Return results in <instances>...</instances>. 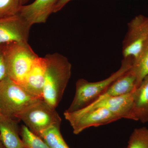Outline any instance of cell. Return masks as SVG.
<instances>
[{
    "mask_svg": "<svg viewBox=\"0 0 148 148\" xmlns=\"http://www.w3.org/2000/svg\"><path fill=\"white\" fill-rule=\"evenodd\" d=\"M43 99L56 108L60 103L71 75L72 65L66 56L60 53L48 54Z\"/></svg>",
    "mask_w": 148,
    "mask_h": 148,
    "instance_id": "6da1fadb",
    "label": "cell"
},
{
    "mask_svg": "<svg viewBox=\"0 0 148 148\" xmlns=\"http://www.w3.org/2000/svg\"><path fill=\"white\" fill-rule=\"evenodd\" d=\"M134 62L132 58H123L119 69L103 80L89 82L84 79L78 80L73 100L66 112L79 110L96 101L116 80L132 68Z\"/></svg>",
    "mask_w": 148,
    "mask_h": 148,
    "instance_id": "7a4b0ae2",
    "label": "cell"
},
{
    "mask_svg": "<svg viewBox=\"0 0 148 148\" xmlns=\"http://www.w3.org/2000/svg\"><path fill=\"white\" fill-rule=\"evenodd\" d=\"M3 47L8 77L21 85L38 56L28 42H12Z\"/></svg>",
    "mask_w": 148,
    "mask_h": 148,
    "instance_id": "3957f363",
    "label": "cell"
},
{
    "mask_svg": "<svg viewBox=\"0 0 148 148\" xmlns=\"http://www.w3.org/2000/svg\"><path fill=\"white\" fill-rule=\"evenodd\" d=\"M32 132L39 136L52 127H60L61 118L56 110L43 99L29 105L16 115Z\"/></svg>",
    "mask_w": 148,
    "mask_h": 148,
    "instance_id": "277c9868",
    "label": "cell"
},
{
    "mask_svg": "<svg viewBox=\"0 0 148 148\" xmlns=\"http://www.w3.org/2000/svg\"><path fill=\"white\" fill-rule=\"evenodd\" d=\"M38 99L8 77L0 82V109L4 115L16 119L18 114Z\"/></svg>",
    "mask_w": 148,
    "mask_h": 148,
    "instance_id": "5b68a950",
    "label": "cell"
},
{
    "mask_svg": "<svg viewBox=\"0 0 148 148\" xmlns=\"http://www.w3.org/2000/svg\"><path fill=\"white\" fill-rule=\"evenodd\" d=\"M148 41V16L140 14L127 24V32L122 43L123 58H137Z\"/></svg>",
    "mask_w": 148,
    "mask_h": 148,
    "instance_id": "8992f818",
    "label": "cell"
},
{
    "mask_svg": "<svg viewBox=\"0 0 148 148\" xmlns=\"http://www.w3.org/2000/svg\"><path fill=\"white\" fill-rule=\"evenodd\" d=\"M64 116L71 125L75 135L79 134L89 127L105 125L121 119L118 116L103 108L83 112L65 111Z\"/></svg>",
    "mask_w": 148,
    "mask_h": 148,
    "instance_id": "52a82bcc",
    "label": "cell"
},
{
    "mask_svg": "<svg viewBox=\"0 0 148 148\" xmlns=\"http://www.w3.org/2000/svg\"><path fill=\"white\" fill-rule=\"evenodd\" d=\"M31 27L19 14L0 17V45L28 42Z\"/></svg>",
    "mask_w": 148,
    "mask_h": 148,
    "instance_id": "ba28073f",
    "label": "cell"
},
{
    "mask_svg": "<svg viewBox=\"0 0 148 148\" xmlns=\"http://www.w3.org/2000/svg\"><path fill=\"white\" fill-rule=\"evenodd\" d=\"M134 92L121 96L101 97L87 107L77 111L83 112L103 108L118 116L121 119L132 120Z\"/></svg>",
    "mask_w": 148,
    "mask_h": 148,
    "instance_id": "9c48e42d",
    "label": "cell"
},
{
    "mask_svg": "<svg viewBox=\"0 0 148 148\" xmlns=\"http://www.w3.org/2000/svg\"><path fill=\"white\" fill-rule=\"evenodd\" d=\"M46 68L45 57L38 56L21 85L31 95L39 99H43Z\"/></svg>",
    "mask_w": 148,
    "mask_h": 148,
    "instance_id": "30bf717a",
    "label": "cell"
},
{
    "mask_svg": "<svg viewBox=\"0 0 148 148\" xmlns=\"http://www.w3.org/2000/svg\"><path fill=\"white\" fill-rule=\"evenodd\" d=\"M59 0H35L28 5H22L19 14L31 26L45 23L49 16L53 13Z\"/></svg>",
    "mask_w": 148,
    "mask_h": 148,
    "instance_id": "8fae6325",
    "label": "cell"
},
{
    "mask_svg": "<svg viewBox=\"0 0 148 148\" xmlns=\"http://www.w3.org/2000/svg\"><path fill=\"white\" fill-rule=\"evenodd\" d=\"M18 120L2 115L0 116V140L5 148H24L18 133Z\"/></svg>",
    "mask_w": 148,
    "mask_h": 148,
    "instance_id": "7c38bea8",
    "label": "cell"
},
{
    "mask_svg": "<svg viewBox=\"0 0 148 148\" xmlns=\"http://www.w3.org/2000/svg\"><path fill=\"white\" fill-rule=\"evenodd\" d=\"M132 120L148 122V75L134 91Z\"/></svg>",
    "mask_w": 148,
    "mask_h": 148,
    "instance_id": "4fadbf2b",
    "label": "cell"
},
{
    "mask_svg": "<svg viewBox=\"0 0 148 148\" xmlns=\"http://www.w3.org/2000/svg\"><path fill=\"white\" fill-rule=\"evenodd\" d=\"M136 75L132 67L116 80L100 97L121 96L129 94L136 90Z\"/></svg>",
    "mask_w": 148,
    "mask_h": 148,
    "instance_id": "5bb4252c",
    "label": "cell"
},
{
    "mask_svg": "<svg viewBox=\"0 0 148 148\" xmlns=\"http://www.w3.org/2000/svg\"><path fill=\"white\" fill-rule=\"evenodd\" d=\"M132 69L136 75V89L148 75V41L135 59Z\"/></svg>",
    "mask_w": 148,
    "mask_h": 148,
    "instance_id": "9a60e30c",
    "label": "cell"
},
{
    "mask_svg": "<svg viewBox=\"0 0 148 148\" xmlns=\"http://www.w3.org/2000/svg\"><path fill=\"white\" fill-rule=\"evenodd\" d=\"M60 127H50L41 133L38 136L50 148H70L61 135Z\"/></svg>",
    "mask_w": 148,
    "mask_h": 148,
    "instance_id": "2e32d148",
    "label": "cell"
},
{
    "mask_svg": "<svg viewBox=\"0 0 148 148\" xmlns=\"http://www.w3.org/2000/svg\"><path fill=\"white\" fill-rule=\"evenodd\" d=\"M127 148H148V128H135L127 142Z\"/></svg>",
    "mask_w": 148,
    "mask_h": 148,
    "instance_id": "e0dca14e",
    "label": "cell"
},
{
    "mask_svg": "<svg viewBox=\"0 0 148 148\" xmlns=\"http://www.w3.org/2000/svg\"><path fill=\"white\" fill-rule=\"evenodd\" d=\"M21 136L26 148H50L41 138L32 132L25 125L21 127Z\"/></svg>",
    "mask_w": 148,
    "mask_h": 148,
    "instance_id": "ac0fdd59",
    "label": "cell"
},
{
    "mask_svg": "<svg viewBox=\"0 0 148 148\" xmlns=\"http://www.w3.org/2000/svg\"><path fill=\"white\" fill-rule=\"evenodd\" d=\"M22 5V0H0V17L18 14Z\"/></svg>",
    "mask_w": 148,
    "mask_h": 148,
    "instance_id": "d6986e66",
    "label": "cell"
},
{
    "mask_svg": "<svg viewBox=\"0 0 148 148\" xmlns=\"http://www.w3.org/2000/svg\"><path fill=\"white\" fill-rule=\"evenodd\" d=\"M8 77L3 45H0V82Z\"/></svg>",
    "mask_w": 148,
    "mask_h": 148,
    "instance_id": "ffe728a7",
    "label": "cell"
},
{
    "mask_svg": "<svg viewBox=\"0 0 148 148\" xmlns=\"http://www.w3.org/2000/svg\"><path fill=\"white\" fill-rule=\"evenodd\" d=\"M71 1L72 0H59L56 6L53 13H56L61 10L68 3Z\"/></svg>",
    "mask_w": 148,
    "mask_h": 148,
    "instance_id": "44dd1931",
    "label": "cell"
},
{
    "mask_svg": "<svg viewBox=\"0 0 148 148\" xmlns=\"http://www.w3.org/2000/svg\"><path fill=\"white\" fill-rule=\"evenodd\" d=\"M29 1H30V0H22V4H23V5H24L25 3L28 2Z\"/></svg>",
    "mask_w": 148,
    "mask_h": 148,
    "instance_id": "7402d4cb",
    "label": "cell"
},
{
    "mask_svg": "<svg viewBox=\"0 0 148 148\" xmlns=\"http://www.w3.org/2000/svg\"><path fill=\"white\" fill-rule=\"evenodd\" d=\"M0 148H5L3 145V143H2L1 140H0Z\"/></svg>",
    "mask_w": 148,
    "mask_h": 148,
    "instance_id": "603a6c76",
    "label": "cell"
},
{
    "mask_svg": "<svg viewBox=\"0 0 148 148\" xmlns=\"http://www.w3.org/2000/svg\"><path fill=\"white\" fill-rule=\"evenodd\" d=\"M2 115H3L1 111V109H0V116Z\"/></svg>",
    "mask_w": 148,
    "mask_h": 148,
    "instance_id": "cb8c5ba5",
    "label": "cell"
},
{
    "mask_svg": "<svg viewBox=\"0 0 148 148\" xmlns=\"http://www.w3.org/2000/svg\"><path fill=\"white\" fill-rule=\"evenodd\" d=\"M127 148V147H125V148Z\"/></svg>",
    "mask_w": 148,
    "mask_h": 148,
    "instance_id": "d4e9b609",
    "label": "cell"
},
{
    "mask_svg": "<svg viewBox=\"0 0 148 148\" xmlns=\"http://www.w3.org/2000/svg\"></svg>",
    "mask_w": 148,
    "mask_h": 148,
    "instance_id": "484cf974",
    "label": "cell"
}]
</instances>
